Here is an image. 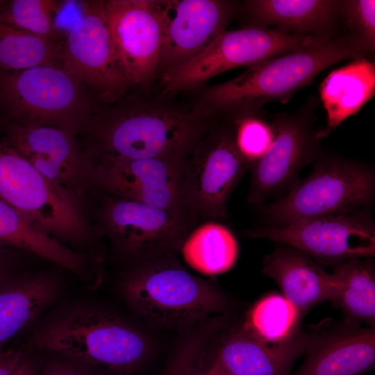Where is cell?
<instances>
[{
    "mask_svg": "<svg viewBox=\"0 0 375 375\" xmlns=\"http://www.w3.org/2000/svg\"><path fill=\"white\" fill-rule=\"evenodd\" d=\"M63 43L0 22V71L16 72L41 66L61 68Z\"/></svg>",
    "mask_w": 375,
    "mask_h": 375,
    "instance_id": "27",
    "label": "cell"
},
{
    "mask_svg": "<svg viewBox=\"0 0 375 375\" xmlns=\"http://www.w3.org/2000/svg\"><path fill=\"white\" fill-rule=\"evenodd\" d=\"M262 274L280 287L283 297L299 312L327 301H331L335 282L332 273L307 253L279 244L262 261Z\"/></svg>",
    "mask_w": 375,
    "mask_h": 375,
    "instance_id": "19",
    "label": "cell"
},
{
    "mask_svg": "<svg viewBox=\"0 0 375 375\" xmlns=\"http://www.w3.org/2000/svg\"><path fill=\"white\" fill-rule=\"evenodd\" d=\"M114 53L128 86L146 87L158 75L162 41L161 1H102Z\"/></svg>",
    "mask_w": 375,
    "mask_h": 375,
    "instance_id": "14",
    "label": "cell"
},
{
    "mask_svg": "<svg viewBox=\"0 0 375 375\" xmlns=\"http://www.w3.org/2000/svg\"><path fill=\"white\" fill-rule=\"evenodd\" d=\"M202 375H235L228 371L226 370L225 369L222 368V367L212 363L211 367L206 370V372H203Z\"/></svg>",
    "mask_w": 375,
    "mask_h": 375,
    "instance_id": "37",
    "label": "cell"
},
{
    "mask_svg": "<svg viewBox=\"0 0 375 375\" xmlns=\"http://www.w3.org/2000/svg\"><path fill=\"white\" fill-rule=\"evenodd\" d=\"M42 375H93L86 370L63 362H55L47 367Z\"/></svg>",
    "mask_w": 375,
    "mask_h": 375,
    "instance_id": "34",
    "label": "cell"
},
{
    "mask_svg": "<svg viewBox=\"0 0 375 375\" xmlns=\"http://www.w3.org/2000/svg\"><path fill=\"white\" fill-rule=\"evenodd\" d=\"M306 356L293 375H363L375 364L374 327L349 323L310 336Z\"/></svg>",
    "mask_w": 375,
    "mask_h": 375,
    "instance_id": "18",
    "label": "cell"
},
{
    "mask_svg": "<svg viewBox=\"0 0 375 375\" xmlns=\"http://www.w3.org/2000/svg\"><path fill=\"white\" fill-rule=\"evenodd\" d=\"M235 139L237 145L249 164L262 157L274 138L272 124L256 115L236 119Z\"/></svg>",
    "mask_w": 375,
    "mask_h": 375,
    "instance_id": "30",
    "label": "cell"
},
{
    "mask_svg": "<svg viewBox=\"0 0 375 375\" xmlns=\"http://www.w3.org/2000/svg\"><path fill=\"white\" fill-rule=\"evenodd\" d=\"M23 358L22 350L0 349V375H12Z\"/></svg>",
    "mask_w": 375,
    "mask_h": 375,
    "instance_id": "33",
    "label": "cell"
},
{
    "mask_svg": "<svg viewBox=\"0 0 375 375\" xmlns=\"http://www.w3.org/2000/svg\"><path fill=\"white\" fill-rule=\"evenodd\" d=\"M333 37L303 35L279 28L251 26L224 31L203 51L161 76L165 93L194 89L232 68L252 66L288 52L324 44Z\"/></svg>",
    "mask_w": 375,
    "mask_h": 375,
    "instance_id": "9",
    "label": "cell"
},
{
    "mask_svg": "<svg viewBox=\"0 0 375 375\" xmlns=\"http://www.w3.org/2000/svg\"><path fill=\"white\" fill-rule=\"evenodd\" d=\"M100 194L103 231L121 253L139 263L181 248L199 219L188 210Z\"/></svg>",
    "mask_w": 375,
    "mask_h": 375,
    "instance_id": "10",
    "label": "cell"
},
{
    "mask_svg": "<svg viewBox=\"0 0 375 375\" xmlns=\"http://www.w3.org/2000/svg\"><path fill=\"white\" fill-rule=\"evenodd\" d=\"M368 53L351 35H338L324 44L250 66L240 76L208 88L194 110L206 118L216 113L236 119L256 115L269 102L288 101L326 68L347 59L364 58Z\"/></svg>",
    "mask_w": 375,
    "mask_h": 375,
    "instance_id": "2",
    "label": "cell"
},
{
    "mask_svg": "<svg viewBox=\"0 0 375 375\" xmlns=\"http://www.w3.org/2000/svg\"><path fill=\"white\" fill-rule=\"evenodd\" d=\"M82 15L65 35L61 68L104 104L124 99L129 88L114 53L102 1L82 2Z\"/></svg>",
    "mask_w": 375,
    "mask_h": 375,
    "instance_id": "12",
    "label": "cell"
},
{
    "mask_svg": "<svg viewBox=\"0 0 375 375\" xmlns=\"http://www.w3.org/2000/svg\"><path fill=\"white\" fill-rule=\"evenodd\" d=\"M342 15L350 35L372 53L375 47V1H342Z\"/></svg>",
    "mask_w": 375,
    "mask_h": 375,
    "instance_id": "31",
    "label": "cell"
},
{
    "mask_svg": "<svg viewBox=\"0 0 375 375\" xmlns=\"http://www.w3.org/2000/svg\"><path fill=\"white\" fill-rule=\"evenodd\" d=\"M14 249L0 247V278L11 274L17 257Z\"/></svg>",
    "mask_w": 375,
    "mask_h": 375,
    "instance_id": "35",
    "label": "cell"
},
{
    "mask_svg": "<svg viewBox=\"0 0 375 375\" xmlns=\"http://www.w3.org/2000/svg\"><path fill=\"white\" fill-rule=\"evenodd\" d=\"M246 8L253 26H272L303 35L337 36L336 28L343 20L342 1L251 0Z\"/></svg>",
    "mask_w": 375,
    "mask_h": 375,
    "instance_id": "22",
    "label": "cell"
},
{
    "mask_svg": "<svg viewBox=\"0 0 375 375\" xmlns=\"http://www.w3.org/2000/svg\"><path fill=\"white\" fill-rule=\"evenodd\" d=\"M61 3L55 0H12L0 3V22L53 41L64 42L53 15Z\"/></svg>",
    "mask_w": 375,
    "mask_h": 375,
    "instance_id": "29",
    "label": "cell"
},
{
    "mask_svg": "<svg viewBox=\"0 0 375 375\" xmlns=\"http://www.w3.org/2000/svg\"><path fill=\"white\" fill-rule=\"evenodd\" d=\"M208 118L178 106L122 99L100 109L81 134L92 162L106 158H180L208 129Z\"/></svg>",
    "mask_w": 375,
    "mask_h": 375,
    "instance_id": "1",
    "label": "cell"
},
{
    "mask_svg": "<svg viewBox=\"0 0 375 375\" xmlns=\"http://www.w3.org/2000/svg\"><path fill=\"white\" fill-rule=\"evenodd\" d=\"M311 109L278 115L272 124L274 138L264 155L249 164L251 178L248 203L260 206L281 192L299 183L298 175L307 165L318 160L322 149L314 129Z\"/></svg>",
    "mask_w": 375,
    "mask_h": 375,
    "instance_id": "13",
    "label": "cell"
},
{
    "mask_svg": "<svg viewBox=\"0 0 375 375\" xmlns=\"http://www.w3.org/2000/svg\"><path fill=\"white\" fill-rule=\"evenodd\" d=\"M12 375H38V372L34 363L24 357Z\"/></svg>",
    "mask_w": 375,
    "mask_h": 375,
    "instance_id": "36",
    "label": "cell"
},
{
    "mask_svg": "<svg viewBox=\"0 0 375 375\" xmlns=\"http://www.w3.org/2000/svg\"><path fill=\"white\" fill-rule=\"evenodd\" d=\"M0 247L19 249L54 262L72 272L85 285L98 271L96 256H86L64 245L0 200Z\"/></svg>",
    "mask_w": 375,
    "mask_h": 375,
    "instance_id": "21",
    "label": "cell"
},
{
    "mask_svg": "<svg viewBox=\"0 0 375 375\" xmlns=\"http://www.w3.org/2000/svg\"><path fill=\"white\" fill-rule=\"evenodd\" d=\"M181 158L100 159L92 162V187L99 193L116 197L170 210H188L178 191Z\"/></svg>",
    "mask_w": 375,
    "mask_h": 375,
    "instance_id": "17",
    "label": "cell"
},
{
    "mask_svg": "<svg viewBox=\"0 0 375 375\" xmlns=\"http://www.w3.org/2000/svg\"><path fill=\"white\" fill-rule=\"evenodd\" d=\"M71 131L53 126L8 124L4 141L78 203L92 187L94 166Z\"/></svg>",
    "mask_w": 375,
    "mask_h": 375,
    "instance_id": "15",
    "label": "cell"
},
{
    "mask_svg": "<svg viewBox=\"0 0 375 375\" xmlns=\"http://www.w3.org/2000/svg\"><path fill=\"white\" fill-rule=\"evenodd\" d=\"M161 76L203 51L226 31L233 14L232 3L218 0L161 1Z\"/></svg>",
    "mask_w": 375,
    "mask_h": 375,
    "instance_id": "16",
    "label": "cell"
},
{
    "mask_svg": "<svg viewBox=\"0 0 375 375\" xmlns=\"http://www.w3.org/2000/svg\"><path fill=\"white\" fill-rule=\"evenodd\" d=\"M209 331L187 338L178 348L165 375H202L205 346Z\"/></svg>",
    "mask_w": 375,
    "mask_h": 375,
    "instance_id": "32",
    "label": "cell"
},
{
    "mask_svg": "<svg viewBox=\"0 0 375 375\" xmlns=\"http://www.w3.org/2000/svg\"><path fill=\"white\" fill-rule=\"evenodd\" d=\"M122 290L130 305L156 324L183 327L226 310V297L210 283L190 274L169 253L126 274Z\"/></svg>",
    "mask_w": 375,
    "mask_h": 375,
    "instance_id": "4",
    "label": "cell"
},
{
    "mask_svg": "<svg viewBox=\"0 0 375 375\" xmlns=\"http://www.w3.org/2000/svg\"><path fill=\"white\" fill-rule=\"evenodd\" d=\"M31 340L37 348L119 373L136 369L150 350L149 341L141 331L112 314L91 308L62 313L36 329Z\"/></svg>",
    "mask_w": 375,
    "mask_h": 375,
    "instance_id": "3",
    "label": "cell"
},
{
    "mask_svg": "<svg viewBox=\"0 0 375 375\" xmlns=\"http://www.w3.org/2000/svg\"><path fill=\"white\" fill-rule=\"evenodd\" d=\"M97 101L60 67L0 71V108L8 124L57 126L77 135L101 109Z\"/></svg>",
    "mask_w": 375,
    "mask_h": 375,
    "instance_id": "5",
    "label": "cell"
},
{
    "mask_svg": "<svg viewBox=\"0 0 375 375\" xmlns=\"http://www.w3.org/2000/svg\"><path fill=\"white\" fill-rule=\"evenodd\" d=\"M328 130L357 113L375 93V65L365 57L331 72L319 90Z\"/></svg>",
    "mask_w": 375,
    "mask_h": 375,
    "instance_id": "24",
    "label": "cell"
},
{
    "mask_svg": "<svg viewBox=\"0 0 375 375\" xmlns=\"http://www.w3.org/2000/svg\"><path fill=\"white\" fill-rule=\"evenodd\" d=\"M374 194L375 172L372 166L338 156L322 158L306 180L262 208V226H283L369 208Z\"/></svg>",
    "mask_w": 375,
    "mask_h": 375,
    "instance_id": "6",
    "label": "cell"
},
{
    "mask_svg": "<svg viewBox=\"0 0 375 375\" xmlns=\"http://www.w3.org/2000/svg\"><path fill=\"white\" fill-rule=\"evenodd\" d=\"M300 316L297 308L286 298L271 294L251 308L243 328L263 342L283 344L298 335Z\"/></svg>",
    "mask_w": 375,
    "mask_h": 375,
    "instance_id": "28",
    "label": "cell"
},
{
    "mask_svg": "<svg viewBox=\"0 0 375 375\" xmlns=\"http://www.w3.org/2000/svg\"><path fill=\"white\" fill-rule=\"evenodd\" d=\"M58 283L42 274L0 278V349L58 297Z\"/></svg>",
    "mask_w": 375,
    "mask_h": 375,
    "instance_id": "23",
    "label": "cell"
},
{
    "mask_svg": "<svg viewBox=\"0 0 375 375\" xmlns=\"http://www.w3.org/2000/svg\"><path fill=\"white\" fill-rule=\"evenodd\" d=\"M0 200L54 238L81 242L89 226L81 204L0 140Z\"/></svg>",
    "mask_w": 375,
    "mask_h": 375,
    "instance_id": "8",
    "label": "cell"
},
{
    "mask_svg": "<svg viewBox=\"0 0 375 375\" xmlns=\"http://www.w3.org/2000/svg\"><path fill=\"white\" fill-rule=\"evenodd\" d=\"M309 340L310 336L297 335L285 344L272 345L242 328L223 341L213 363L235 375H290Z\"/></svg>",
    "mask_w": 375,
    "mask_h": 375,
    "instance_id": "20",
    "label": "cell"
},
{
    "mask_svg": "<svg viewBox=\"0 0 375 375\" xmlns=\"http://www.w3.org/2000/svg\"><path fill=\"white\" fill-rule=\"evenodd\" d=\"M331 302L346 322L375 326V267L372 258H353L335 265Z\"/></svg>",
    "mask_w": 375,
    "mask_h": 375,
    "instance_id": "25",
    "label": "cell"
},
{
    "mask_svg": "<svg viewBox=\"0 0 375 375\" xmlns=\"http://www.w3.org/2000/svg\"><path fill=\"white\" fill-rule=\"evenodd\" d=\"M249 167L237 145L234 123L208 128L180 160L183 204L199 219L225 218L229 197Z\"/></svg>",
    "mask_w": 375,
    "mask_h": 375,
    "instance_id": "7",
    "label": "cell"
},
{
    "mask_svg": "<svg viewBox=\"0 0 375 375\" xmlns=\"http://www.w3.org/2000/svg\"><path fill=\"white\" fill-rule=\"evenodd\" d=\"M181 250L186 263L206 275L228 271L238 256V244L233 233L214 222L194 228L184 240Z\"/></svg>",
    "mask_w": 375,
    "mask_h": 375,
    "instance_id": "26",
    "label": "cell"
},
{
    "mask_svg": "<svg viewBox=\"0 0 375 375\" xmlns=\"http://www.w3.org/2000/svg\"><path fill=\"white\" fill-rule=\"evenodd\" d=\"M244 235L289 246L316 261L334 265L375 254V223L369 208L301 219L283 226L256 227L245 231Z\"/></svg>",
    "mask_w": 375,
    "mask_h": 375,
    "instance_id": "11",
    "label": "cell"
}]
</instances>
